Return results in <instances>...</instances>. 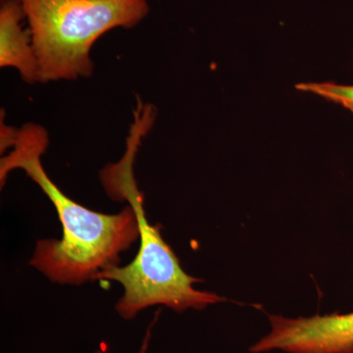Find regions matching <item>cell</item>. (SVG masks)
<instances>
[{"mask_svg": "<svg viewBox=\"0 0 353 353\" xmlns=\"http://www.w3.org/2000/svg\"><path fill=\"white\" fill-rule=\"evenodd\" d=\"M48 143V132L41 125L26 124L17 130L10 152L0 160L1 188L10 172L22 169L52 202L61 222L62 238L39 241L29 264L57 284L94 282L97 274L119 266L121 253L139 240L138 216L131 205L118 214H104L72 201L41 164Z\"/></svg>", "mask_w": 353, "mask_h": 353, "instance_id": "cell-1", "label": "cell"}, {"mask_svg": "<svg viewBox=\"0 0 353 353\" xmlns=\"http://www.w3.org/2000/svg\"><path fill=\"white\" fill-rule=\"evenodd\" d=\"M152 125L148 116L134 115L126 152L117 163L109 164L101 172V183L108 196L115 201L129 202L138 216V254L126 266L106 269L94 278V281H114L122 285L124 294L115 308L126 320L150 306L163 305L182 312L190 308L201 310L225 301L214 292L194 289V285L202 280L183 270L175 252L164 241L160 227L150 224L146 218L143 194L134 180V163L141 139Z\"/></svg>", "mask_w": 353, "mask_h": 353, "instance_id": "cell-2", "label": "cell"}, {"mask_svg": "<svg viewBox=\"0 0 353 353\" xmlns=\"http://www.w3.org/2000/svg\"><path fill=\"white\" fill-rule=\"evenodd\" d=\"M32 32L39 82L90 78V50L102 34L132 29L150 13L148 0H21Z\"/></svg>", "mask_w": 353, "mask_h": 353, "instance_id": "cell-3", "label": "cell"}, {"mask_svg": "<svg viewBox=\"0 0 353 353\" xmlns=\"http://www.w3.org/2000/svg\"><path fill=\"white\" fill-rule=\"evenodd\" d=\"M271 332L250 348L252 353H353V312L290 319L269 316Z\"/></svg>", "mask_w": 353, "mask_h": 353, "instance_id": "cell-4", "label": "cell"}, {"mask_svg": "<svg viewBox=\"0 0 353 353\" xmlns=\"http://www.w3.org/2000/svg\"><path fill=\"white\" fill-rule=\"evenodd\" d=\"M26 19L21 0H4L0 10V66L18 70L26 83L39 82V65L32 32L23 28Z\"/></svg>", "mask_w": 353, "mask_h": 353, "instance_id": "cell-5", "label": "cell"}, {"mask_svg": "<svg viewBox=\"0 0 353 353\" xmlns=\"http://www.w3.org/2000/svg\"><path fill=\"white\" fill-rule=\"evenodd\" d=\"M301 92L319 95L327 101L341 104L353 112V85L334 83H304L296 85Z\"/></svg>", "mask_w": 353, "mask_h": 353, "instance_id": "cell-6", "label": "cell"}, {"mask_svg": "<svg viewBox=\"0 0 353 353\" xmlns=\"http://www.w3.org/2000/svg\"><path fill=\"white\" fill-rule=\"evenodd\" d=\"M148 339H150V331H148V334H146V338L145 339V341H143V347H141V350H139V353H146V350H148ZM94 353H105V352H101V350H99V352H97Z\"/></svg>", "mask_w": 353, "mask_h": 353, "instance_id": "cell-7", "label": "cell"}]
</instances>
